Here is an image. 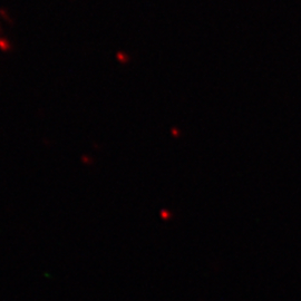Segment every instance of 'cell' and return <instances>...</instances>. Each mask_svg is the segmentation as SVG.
<instances>
[{
  "mask_svg": "<svg viewBox=\"0 0 301 301\" xmlns=\"http://www.w3.org/2000/svg\"><path fill=\"white\" fill-rule=\"evenodd\" d=\"M117 59L119 60V61H122V63H126V61L128 60V56L126 55L125 53H118Z\"/></svg>",
  "mask_w": 301,
  "mask_h": 301,
  "instance_id": "cell-1",
  "label": "cell"
}]
</instances>
